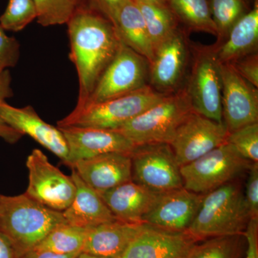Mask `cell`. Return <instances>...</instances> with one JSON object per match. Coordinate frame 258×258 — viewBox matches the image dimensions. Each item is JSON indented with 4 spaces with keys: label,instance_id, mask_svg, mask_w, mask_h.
Returning a JSON list of instances; mask_svg holds the SVG:
<instances>
[{
    "label": "cell",
    "instance_id": "1",
    "mask_svg": "<svg viewBox=\"0 0 258 258\" xmlns=\"http://www.w3.org/2000/svg\"><path fill=\"white\" fill-rule=\"evenodd\" d=\"M68 25L70 59L79 81L76 106H82L119 48L121 40L113 23L98 12L81 5Z\"/></svg>",
    "mask_w": 258,
    "mask_h": 258
},
{
    "label": "cell",
    "instance_id": "2",
    "mask_svg": "<svg viewBox=\"0 0 258 258\" xmlns=\"http://www.w3.org/2000/svg\"><path fill=\"white\" fill-rule=\"evenodd\" d=\"M66 222L62 212L44 206L25 193L1 195L0 232L20 258L35 248L55 227Z\"/></svg>",
    "mask_w": 258,
    "mask_h": 258
},
{
    "label": "cell",
    "instance_id": "3",
    "mask_svg": "<svg viewBox=\"0 0 258 258\" xmlns=\"http://www.w3.org/2000/svg\"><path fill=\"white\" fill-rule=\"evenodd\" d=\"M249 220L242 186L233 181L204 195L187 231L199 242L220 236L243 235Z\"/></svg>",
    "mask_w": 258,
    "mask_h": 258
},
{
    "label": "cell",
    "instance_id": "4",
    "mask_svg": "<svg viewBox=\"0 0 258 258\" xmlns=\"http://www.w3.org/2000/svg\"><path fill=\"white\" fill-rule=\"evenodd\" d=\"M194 111L186 91L164 96L160 101L115 131L136 146L169 144L181 123Z\"/></svg>",
    "mask_w": 258,
    "mask_h": 258
},
{
    "label": "cell",
    "instance_id": "5",
    "mask_svg": "<svg viewBox=\"0 0 258 258\" xmlns=\"http://www.w3.org/2000/svg\"><path fill=\"white\" fill-rule=\"evenodd\" d=\"M165 95L145 86L137 91L101 103L76 107L57 127H85L115 130L157 104Z\"/></svg>",
    "mask_w": 258,
    "mask_h": 258
},
{
    "label": "cell",
    "instance_id": "6",
    "mask_svg": "<svg viewBox=\"0 0 258 258\" xmlns=\"http://www.w3.org/2000/svg\"><path fill=\"white\" fill-rule=\"evenodd\" d=\"M252 164L226 142L192 162L181 166L180 172L185 189L205 195L235 181L248 171Z\"/></svg>",
    "mask_w": 258,
    "mask_h": 258
},
{
    "label": "cell",
    "instance_id": "7",
    "mask_svg": "<svg viewBox=\"0 0 258 258\" xmlns=\"http://www.w3.org/2000/svg\"><path fill=\"white\" fill-rule=\"evenodd\" d=\"M130 157L136 183L161 193L184 187L180 166L169 144L137 146Z\"/></svg>",
    "mask_w": 258,
    "mask_h": 258
},
{
    "label": "cell",
    "instance_id": "8",
    "mask_svg": "<svg viewBox=\"0 0 258 258\" xmlns=\"http://www.w3.org/2000/svg\"><path fill=\"white\" fill-rule=\"evenodd\" d=\"M28 186L26 194L35 201L56 211L63 212L74 201L76 192L72 177L49 161L40 149H34L26 161Z\"/></svg>",
    "mask_w": 258,
    "mask_h": 258
},
{
    "label": "cell",
    "instance_id": "9",
    "mask_svg": "<svg viewBox=\"0 0 258 258\" xmlns=\"http://www.w3.org/2000/svg\"><path fill=\"white\" fill-rule=\"evenodd\" d=\"M147 60L121 41L114 58L81 107L124 96L145 86Z\"/></svg>",
    "mask_w": 258,
    "mask_h": 258
},
{
    "label": "cell",
    "instance_id": "10",
    "mask_svg": "<svg viewBox=\"0 0 258 258\" xmlns=\"http://www.w3.org/2000/svg\"><path fill=\"white\" fill-rule=\"evenodd\" d=\"M194 111L223 123L222 80L216 50H199L186 90Z\"/></svg>",
    "mask_w": 258,
    "mask_h": 258
},
{
    "label": "cell",
    "instance_id": "11",
    "mask_svg": "<svg viewBox=\"0 0 258 258\" xmlns=\"http://www.w3.org/2000/svg\"><path fill=\"white\" fill-rule=\"evenodd\" d=\"M228 133L224 123L192 111L176 131L169 145L181 167L226 143Z\"/></svg>",
    "mask_w": 258,
    "mask_h": 258
},
{
    "label": "cell",
    "instance_id": "12",
    "mask_svg": "<svg viewBox=\"0 0 258 258\" xmlns=\"http://www.w3.org/2000/svg\"><path fill=\"white\" fill-rule=\"evenodd\" d=\"M220 62V61H219ZM222 116L228 132L258 122L257 91L231 63L220 62Z\"/></svg>",
    "mask_w": 258,
    "mask_h": 258
},
{
    "label": "cell",
    "instance_id": "13",
    "mask_svg": "<svg viewBox=\"0 0 258 258\" xmlns=\"http://www.w3.org/2000/svg\"><path fill=\"white\" fill-rule=\"evenodd\" d=\"M58 128L69 148L66 166L70 168L78 161L108 153L130 154L136 148L128 139L115 130L77 126Z\"/></svg>",
    "mask_w": 258,
    "mask_h": 258
},
{
    "label": "cell",
    "instance_id": "14",
    "mask_svg": "<svg viewBox=\"0 0 258 258\" xmlns=\"http://www.w3.org/2000/svg\"><path fill=\"white\" fill-rule=\"evenodd\" d=\"M198 242L188 231L171 232L146 224L118 258H187Z\"/></svg>",
    "mask_w": 258,
    "mask_h": 258
},
{
    "label": "cell",
    "instance_id": "15",
    "mask_svg": "<svg viewBox=\"0 0 258 258\" xmlns=\"http://www.w3.org/2000/svg\"><path fill=\"white\" fill-rule=\"evenodd\" d=\"M203 198V195L184 187L161 193L144 223L171 232L187 231L198 215Z\"/></svg>",
    "mask_w": 258,
    "mask_h": 258
},
{
    "label": "cell",
    "instance_id": "16",
    "mask_svg": "<svg viewBox=\"0 0 258 258\" xmlns=\"http://www.w3.org/2000/svg\"><path fill=\"white\" fill-rule=\"evenodd\" d=\"M0 114L10 126L23 136H30L67 165L69 148L63 134L57 127L44 121L31 106L16 108L5 101L0 104Z\"/></svg>",
    "mask_w": 258,
    "mask_h": 258
},
{
    "label": "cell",
    "instance_id": "17",
    "mask_svg": "<svg viewBox=\"0 0 258 258\" xmlns=\"http://www.w3.org/2000/svg\"><path fill=\"white\" fill-rule=\"evenodd\" d=\"M81 179L97 192H103L132 180L130 154L108 153L75 162Z\"/></svg>",
    "mask_w": 258,
    "mask_h": 258
},
{
    "label": "cell",
    "instance_id": "18",
    "mask_svg": "<svg viewBox=\"0 0 258 258\" xmlns=\"http://www.w3.org/2000/svg\"><path fill=\"white\" fill-rule=\"evenodd\" d=\"M98 194L117 220L132 223H144L161 195L133 180Z\"/></svg>",
    "mask_w": 258,
    "mask_h": 258
},
{
    "label": "cell",
    "instance_id": "19",
    "mask_svg": "<svg viewBox=\"0 0 258 258\" xmlns=\"http://www.w3.org/2000/svg\"><path fill=\"white\" fill-rule=\"evenodd\" d=\"M145 226V223L117 220L90 228L82 252L96 257L118 258Z\"/></svg>",
    "mask_w": 258,
    "mask_h": 258
},
{
    "label": "cell",
    "instance_id": "20",
    "mask_svg": "<svg viewBox=\"0 0 258 258\" xmlns=\"http://www.w3.org/2000/svg\"><path fill=\"white\" fill-rule=\"evenodd\" d=\"M71 170L76 192L74 201L62 212L66 222L70 225L90 229L117 220L98 192L86 184L74 169Z\"/></svg>",
    "mask_w": 258,
    "mask_h": 258
},
{
    "label": "cell",
    "instance_id": "21",
    "mask_svg": "<svg viewBox=\"0 0 258 258\" xmlns=\"http://www.w3.org/2000/svg\"><path fill=\"white\" fill-rule=\"evenodd\" d=\"M186 56L184 37L177 30L154 52L151 64L153 85L162 91L175 87L183 74Z\"/></svg>",
    "mask_w": 258,
    "mask_h": 258
},
{
    "label": "cell",
    "instance_id": "22",
    "mask_svg": "<svg viewBox=\"0 0 258 258\" xmlns=\"http://www.w3.org/2000/svg\"><path fill=\"white\" fill-rule=\"evenodd\" d=\"M111 23L121 41L152 64L154 49L143 15L134 0H128L117 11Z\"/></svg>",
    "mask_w": 258,
    "mask_h": 258
},
{
    "label": "cell",
    "instance_id": "23",
    "mask_svg": "<svg viewBox=\"0 0 258 258\" xmlns=\"http://www.w3.org/2000/svg\"><path fill=\"white\" fill-rule=\"evenodd\" d=\"M227 37L225 43L216 50L217 57L220 62L232 63L255 52L258 42L257 5L235 24Z\"/></svg>",
    "mask_w": 258,
    "mask_h": 258
},
{
    "label": "cell",
    "instance_id": "24",
    "mask_svg": "<svg viewBox=\"0 0 258 258\" xmlns=\"http://www.w3.org/2000/svg\"><path fill=\"white\" fill-rule=\"evenodd\" d=\"M143 15L154 52L176 31L175 15L168 5L136 3Z\"/></svg>",
    "mask_w": 258,
    "mask_h": 258
},
{
    "label": "cell",
    "instance_id": "25",
    "mask_svg": "<svg viewBox=\"0 0 258 258\" xmlns=\"http://www.w3.org/2000/svg\"><path fill=\"white\" fill-rule=\"evenodd\" d=\"M88 230L67 222L61 224L51 231L34 249L60 254L81 253Z\"/></svg>",
    "mask_w": 258,
    "mask_h": 258
},
{
    "label": "cell",
    "instance_id": "26",
    "mask_svg": "<svg viewBox=\"0 0 258 258\" xmlns=\"http://www.w3.org/2000/svg\"><path fill=\"white\" fill-rule=\"evenodd\" d=\"M167 3L176 19L190 28L217 35L209 0H167Z\"/></svg>",
    "mask_w": 258,
    "mask_h": 258
},
{
    "label": "cell",
    "instance_id": "27",
    "mask_svg": "<svg viewBox=\"0 0 258 258\" xmlns=\"http://www.w3.org/2000/svg\"><path fill=\"white\" fill-rule=\"evenodd\" d=\"M245 246L244 234L212 237L197 243L187 258H242Z\"/></svg>",
    "mask_w": 258,
    "mask_h": 258
},
{
    "label": "cell",
    "instance_id": "28",
    "mask_svg": "<svg viewBox=\"0 0 258 258\" xmlns=\"http://www.w3.org/2000/svg\"><path fill=\"white\" fill-rule=\"evenodd\" d=\"M83 0H34L37 23L43 27L69 23Z\"/></svg>",
    "mask_w": 258,
    "mask_h": 258
},
{
    "label": "cell",
    "instance_id": "29",
    "mask_svg": "<svg viewBox=\"0 0 258 258\" xmlns=\"http://www.w3.org/2000/svg\"><path fill=\"white\" fill-rule=\"evenodd\" d=\"M219 38H225L246 13L245 0H209Z\"/></svg>",
    "mask_w": 258,
    "mask_h": 258
},
{
    "label": "cell",
    "instance_id": "30",
    "mask_svg": "<svg viewBox=\"0 0 258 258\" xmlns=\"http://www.w3.org/2000/svg\"><path fill=\"white\" fill-rule=\"evenodd\" d=\"M36 18L34 0H9L5 13L0 17V26L5 31H21Z\"/></svg>",
    "mask_w": 258,
    "mask_h": 258
},
{
    "label": "cell",
    "instance_id": "31",
    "mask_svg": "<svg viewBox=\"0 0 258 258\" xmlns=\"http://www.w3.org/2000/svg\"><path fill=\"white\" fill-rule=\"evenodd\" d=\"M226 142L252 163H258V122L229 132Z\"/></svg>",
    "mask_w": 258,
    "mask_h": 258
},
{
    "label": "cell",
    "instance_id": "32",
    "mask_svg": "<svg viewBox=\"0 0 258 258\" xmlns=\"http://www.w3.org/2000/svg\"><path fill=\"white\" fill-rule=\"evenodd\" d=\"M11 83L12 77L10 71L6 70L0 74V104L8 98L13 96ZM23 137V134L10 126L0 114V138L8 144H14L19 142Z\"/></svg>",
    "mask_w": 258,
    "mask_h": 258
},
{
    "label": "cell",
    "instance_id": "33",
    "mask_svg": "<svg viewBox=\"0 0 258 258\" xmlns=\"http://www.w3.org/2000/svg\"><path fill=\"white\" fill-rule=\"evenodd\" d=\"M20 45L17 39L7 35L0 26V74L18 63Z\"/></svg>",
    "mask_w": 258,
    "mask_h": 258
},
{
    "label": "cell",
    "instance_id": "34",
    "mask_svg": "<svg viewBox=\"0 0 258 258\" xmlns=\"http://www.w3.org/2000/svg\"><path fill=\"white\" fill-rule=\"evenodd\" d=\"M244 198L250 219L258 220V163H252L248 170Z\"/></svg>",
    "mask_w": 258,
    "mask_h": 258
},
{
    "label": "cell",
    "instance_id": "35",
    "mask_svg": "<svg viewBox=\"0 0 258 258\" xmlns=\"http://www.w3.org/2000/svg\"><path fill=\"white\" fill-rule=\"evenodd\" d=\"M234 69L247 82L257 88L258 87L257 54H249L231 63Z\"/></svg>",
    "mask_w": 258,
    "mask_h": 258
},
{
    "label": "cell",
    "instance_id": "36",
    "mask_svg": "<svg viewBox=\"0 0 258 258\" xmlns=\"http://www.w3.org/2000/svg\"><path fill=\"white\" fill-rule=\"evenodd\" d=\"M91 8L112 21L117 11L128 0H85Z\"/></svg>",
    "mask_w": 258,
    "mask_h": 258
},
{
    "label": "cell",
    "instance_id": "37",
    "mask_svg": "<svg viewBox=\"0 0 258 258\" xmlns=\"http://www.w3.org/2000/svg\"><path fill=\"white\" fill-rule=\"evenodd\" d=\"M245 256L244 258H258V220L250 219L245 232Z\"/></svg>",
    "mask_w": 258,
    "mask_h": 258
},
{
    "label": "cell",
    "instance_id": "38",
    "mask_svg": "<svg viewBox=\"0 0 258 258\" xmlns=\"http://www.w3.org/2000/svg\"><path fill=\"white\" fill-rule=\"evenodd\" d=\"M80 254H60L49 252V251L34 249L28 253L24 254L20 258H78Z\"/></svg>",
    "mask_w": 258,
    "mask_h": 258
},
{
    "label": "cell",
    "instance_id": "39",
    "mask_svg": "<svg viewBox=\"0 0 258 258\" xmlns=\"http://www.w3.org/2000/svg\"><path fill=\"white\" fill-rule=\"evenodd\" d=\"M0 258H20L10 241L0 232Z\"/></svg>",
    "mask_w": 258,
    "mask_h": 258
},
{
    "label": "cell",
    "instance_id": "40",
    "mask_svg": "<svg viewBox=\"0 0 258 258\" xmlns=\"http://www.w3.org/2000/svg\"><path fill=\"white\" fill-rule=\"evenodd\" d=\"M136 3H148L159 5H168L167 0H134Z\"/></svg>",
    "mask_w": 258,
    "mask_h": 258
},
{
    "label": "cell",
    "instance_id": "41",
    "mask_svg": "<svg viewBox=\"0 0 258 258\" xmlns=\"http://www.w3.org/2000/svg\"><path fill=\"white\" fill-rule=\"evenodd\" d=\"M78 258H106V257H96V256H93V255H91V254L83 253V252H81V253L79 254V257H78Z\"/></svg>",
    "mask_w": 258,
    "mask_h": 258
},
{
    "label": "cell",
    "instance_id": "42",
    "mask_svg": "<svg viewBox=\"0 0 258 258\" xmlns=\"http://www.w3.org/2000/svg\"><path fill=\"white\" fill-rule=\"evenodd\" d=\"M0 198H1V195H0Z\"/></svg>",
    "mask_w": 258,
    "mask_h": 258
}]
</instances>
